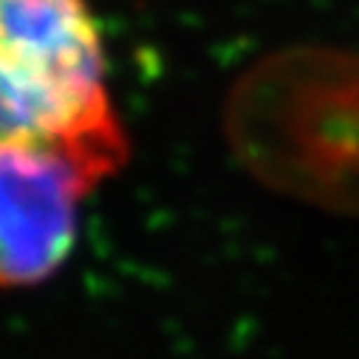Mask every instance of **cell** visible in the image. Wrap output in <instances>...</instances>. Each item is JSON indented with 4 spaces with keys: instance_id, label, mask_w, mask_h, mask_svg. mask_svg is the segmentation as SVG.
<instances>
[{
    "instance_id": "3957f363",
    "label": "cell",
    "mask_w": 359,
    "mask_h": 359,
    "mask_svg": "<svg viewBox=\"0 0 359 359\" xmlns=\"http://www.w3.org/2000/svg\"><path fill=\"white\" fill-rule=\"evenodd\" d=\"M94 187L60 156L0 144V289L37 286L57 272Z\"/></svg>"
},
{
    "instance_id": "6da1fadb",
    "label": "cell",
    "mask_w": 359,
    "mask_h": 359,
    "mask_svg": "<svg viewBox=\"0 0 359 359\" xmlns=\"http://www.w3.org/2000/svg\"><path fill=\"white\" fill-rule=\"evenodd\" d=\"M0 144L60 156L94 184L128 164L88 0H0Z\"/></svg>"
},
{
    "instance_id": "7a4b0ae2",
    "label": "cell",
    "mask_w": 359,
    "mask_h": 359,
    "mask_svg": "<svg viewBox=\"0 0 359 359\" xmlns=\"http://www.w3.org/2000/svg\"><path fill=\"white\" fill-rule=\"evenodd\" d=\"M229 136L263 182L334 210H359V57L292 51L235 91Z\"/></svg>"
}]
</instances>
